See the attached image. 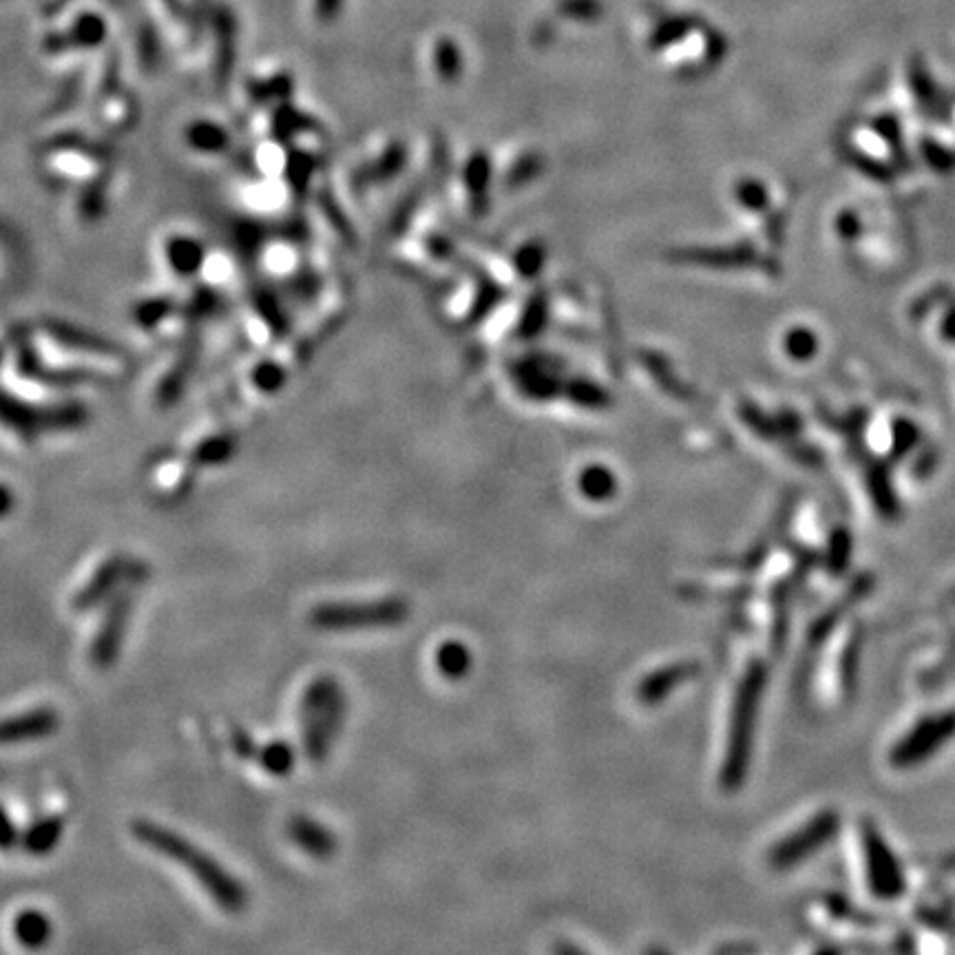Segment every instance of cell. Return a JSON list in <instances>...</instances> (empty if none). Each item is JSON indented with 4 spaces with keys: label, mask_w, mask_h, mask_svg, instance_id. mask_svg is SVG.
Here are the masks:
<instances>
[{
    "label": "cell",
    "mask_w": 955,
    "mask_h": 955,
    "mask_svg": "<svg viewBox=\"0 0 955 955\" xmlns=\"http://www.w3.org/2000/svg\"><path fill=\"white\" fill-rule=\"evenodd\" d=\"M560 9L564 14L577 18H591L600 14L602 5L597 3V0H560Z\"/></svg>",
    "instance_id": "17"
},
{
    "label": "cell",
    "mask_w": 955,
    "mask_h": 955,
    "mask_svg": "<svg viewBox=\"0 0 955 955\" xmlns=\"http://www.w3.org/2000/svg\"><path fill=\"white\" fill-rule=\"evenodd\" d=\"M131 834L135 841L149 847L151 852L169 858L171 863L182 865L222 911L241 913L248 907L250 894L244 883L217 858L188 841L186 836L173 832L166 825L146 821V818H135L131 823Z\"/></svg>",
    "instance_id": "1"
},
{
    "label": "cell",
    "mask_w": 955,
    "mask_h": 955,
    "mask_svg": "<svg viewBox=\"0 0 955 955\" xmlns=\"http://www.w3.org/2000/svg\"><path fill=\"white\" fill-rule=\"evenodd\" d=\"M763 686H765V668L763 664H759V661H752V664L745 668L737 690H734L728 745H726V754H723V763L719 772V783L723 790H737V787L743 785L745 774H748L754 721H757Z\"/></svg>",
    "instance_id": "3"
},
{
    "label": "cell",
    "mask_w": 955,
    "mask_h": 955,
    "mask_svg": "<svg viewBox=\"0 0 955 955\" xmlns=\"http://www.w3.org/2000/svg\"><path fill=\"white\" fill-rule=\"evenodd\" d=\"M339 5H341V0H319V12L321 16H332L334 12H339Z\"/></svg>",
    "instance_id": "19"
},
{
    "label": "cell",
    "mask_w": 955,
    "mask_h": 955,
    "mask_svg": "<svg viewBox=\"0 0 955 955\" xmlns=\"http://www.w3.org/2000/svg\"><path fill=\"white\" fill-rule=\"evenodd\" d=\"M230 748H233L237 757L244 759V761H253V759H257V754H259V745L253 739V734H250L244 728H239V726H235L233 734H230Z\"/></svg>",
    "instance_id": "16"
},
{
    "label": "cell",
    "mask_w": 955,
    "mask_h": 955,
    "mask_svg": "<svg viewBox=\"0 0 955 955\" xmlns=\"http://www.w3.org/2000/svg\"><path fill=\"white\" fill-rule=\"evenodd\" d=\"M12 933L20 947L25 949H43L51 940L54 925L47 913L40 909H23L12 922Z\"/></svg>",
    "instance_id": "12"
},
{
    "label": "cell",
    "mask_w": 955,
    "mask_h": 955,
    "mask_svg": "<svg viewBox=\"0 0 955 955\" xmlns=\"http://www.w3.org/2000/svg\"><path fill=\"white\" fill-rule=\"evenodd\" d=\"M65 836V818L58 814L40 816L20 832V849L31 858H45L56 852Z\"/></svg>",
    "instance_id": "10"
},
{
    "label": "cell",
    "mask_w": 955,
    "mask_h": 955,
    "mask_svg": "<svg viewBox=\"0 0 955 955\" xmlns=\"http://www.w3.org/2000/svg\"><path fill=\"white\" fill-rule=\"evenodd\" d=\"M409 604L403 597H379L367 602H328L314 606L308 622L321 633L381 631L407 622Z\"/></svg>",
    "instance_id": "4"
},
{
    "label": "cell",
    "mask_w": 955,
    "mask_h": 955,
    "mask_svg": "<svg viewBox=\"0 0 955 955\" xmlns=\"http://www.w3.org/2000/svg\"><path fill=\"white\" fill-rule=\"evenodd\" d=\"M20 832L23 829H18L14 818L5 810V805H0V852L9 854L20 847Z\"/></svg>",
    "instance_id": "15"
},
{
    "label": "cell",
    "mask_w": 955,
    "mask_h": 955,
    "mask_svg": "<svg viewBox=\"0 0 955 955\" xmlns=\"http://www.w3.org/2000/svg\"><path fill=\"white\" fill-rule=\"evenodd\" d=\"M348 717V697L339 679L323 675L312 679L299 699V734L306 759L325 763Z\"/></svg>",
    "instance_id": "2"
},
{
    "label": "cell",
    "mask_w": 955,
    "mask_h": 955,
    "mask_svg": "<svg viewBox=\"0 0 955 955\" xmlns=\"http://www.w3.org/2000/svg\"><path fill=\"white\" fill-rule=\"evenodd\" d=\"M288 838L303 854L317 860H328L339 849V841L328 825L314 821L310 816H292L288 823Z\"/></svg>",
    "instance_id": "9"
},
{
    "label": "cell",
    "mask_w": 955,
    "mask_h": 955,
    "mask_svg": "<svg viewBox=\"0 0 955 955\" xmlns=\"http://www.w3.org/2000/svg\"><path fill=\"white\" fill-rule=\"evenodd\" d=\"M701 666L697 661H675V664H666L653 673L646 675L637 686V699L644 706H655V703L668 699L673 692L681 686H686L688 681L699 677Z\"/></svg>",
    "instance_id": "8"
},
{
    "label": "cell",
    "mask_w": 955,
    "mask_h": 955,
    "mask_svg": "<svg viewBox=\"0 0 955 955\" xmlns=\"http://www.w3.org/2000/svg\"><path fill=\"white\" fill-rule=\"evenodd\" d=\"M827 832H829V825L825 818H821V821L816 823H810L807 827H803L799 834L785 838L781 845H776L770 854V863L776 869H785L794 863H799L801 858H805L812 849H816L825 841Z\"/></svg>",
    "instance_id": "11"
},
{
    "label": "cell",
    "mask_w": 955,
    "mask_h": 955,
    "mask_svg": "<svg viewBox=\"0 0 955 955\" xmlns=\"http://www.w3.org/2000/svg\"><path fill=\"white\" fill-rule=\"evenodd\" d=\"M135 589H138L135 584L124 586L113 600L104 604L102 622L98 626L96 635H93V642L89 648L91 664L98 670H109L111 666H115V661H118L122 655V646L124 642H127V633H129L131 617H133Z\"/></svg>",
    "instance_id": "6"
},
{
    "label": "cell",
    "mask_w": 955,
    "mask_h": 955,
    "mask_svg": "<svg viewBox=\"0 0 955 955\" xmlns=\"http://www.w3.org/2000/svg\"><path fill=\"white\" fill-rule=\"evenodd\" d=\"M14 509V493L7 485H0V518H7Z\"/></svg>",
    "instance_id": "18"
},
{
    "label": "cell",
    "mask_w": 955,
    "mask_h": 955,
    "mask_svg": "<svg viewBox=\"0 0 955 955\" xmlns=\"http://www.w3.org/2000/svg\"><path fill=\"white\" fill-rule=\"evenodd\" d=\"M149 573V564L142 560H135L131 555H111L71 597V608L76 613H91L96 608H104V604L113 600L124 586L144 584Z\"/></svg>",
    "instance_id": "5"
},
{
    "label": "cell",
    "mask_w": 955,
    "mask_h": 955,
    "mask_svg": "<svg viewBox=\"0 0 955 955\" xmlns=\"http://www.w3.org/2000/svg\"><path fill=\"white\" fill-rule=\"evenodd\" d=\"M60 728V715L49 706L31 708L27 712L0 719V745H20L47 739Z\"/></svg>",
    "instance_id": "7"
},
{
    "label": "cell",
    "mask_w": 955,
    "mask_h": 955,
    "mask_svg": "<svg viewBox=\"0 0 955 955\" xmlns=\"http://www.w3.org/2000/svg\"><path fill=\"white\" fill-rule=\"evenodd\" d=\"M434 661H436V668H438L440 675H443L445 679L456 681V679H463L469 673L471 653H469V648L465 644L445 642V644L438 646Z\"/></svg>",
    "instance_id": "14"
},
{
    "label": "cell",
    "mask_w": 955,
    "mask_h": 955,
    "mask_svg": "<svg viewBox=\"0 0 955 955\" xmlns=\"http://www.w3.org/2000/svg\"><path fill=\"white\" fill-rule=\"evenodd\" d=\"M259 768L275 779H286L297 768V750L286 739H272L259 748Z\"/></svg>",
    "instance_id": "13"
}]
</instances>
